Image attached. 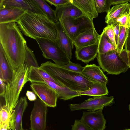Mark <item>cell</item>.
Masks as SVG:
<instances>
[{
  "label": "cell",
  "mask_w": 130,
  "mask_h": 130,
  "mask_svg": "<svg viewBox=\"0 0 130 130\" xmlns=\"http://www.w3.org/2000/svg\"><path fill=\"white\" fill-rule=\"evenodd\" d=\"M69 2L79 8L91 20L97 17L98 13L96 10L94 0H69Z\"/></svg>",
  "instance_id": "21"
},
{
  "label": "cell",
  "mask_w": 130,
  "mask_h": 130,
  "mask_svg": "<svg viewBox=\"0 0 130 130\" xmlns=\"http://www.w3.org/2000/svg\"><path fill=\"white\" fill-rule=\"evenodd\" d=\"M78 92L81 95H85L93 97L104 96L108 93L106 84L96 82H93L91 87L89 90Z\"/></svg>",
  "instance_id": "25"
},
{
  "label": "cell",
  "mask_w": 130,
  "mask_h": 130,
  "mask_svg": "<svg viewBox=\"0 0 130 130\" xmlns=\"http://www.w3.org/2000/svg\"><path fill=\"white\" fill-rule=\"evenodd\" d=\"M61 67L68 70L80 73H81L84 68V67L80 64L73 63L70 61L67 64H64Z\"/></svg>",
  "instance_id": "32"
},
{
  "label": "cell",
  "mask_w": 130,
  "mask_h": 130,
  "mask_svg": "<svg viewBox=\"0 0 130 130\" xmlns=\"http://www.w3.org/2000/svg\"><path fill=\"white\" fill-rule=\"evenodd\" d=\"M42 13L55 24L58 22L55 10L52 9L44 0H34Z\"/></svg>",
  "instance_id": "26"
},
{
  "label": "cell",
  "mask_w": 130,
  "mask_h": 130,
  "mask_svg": "<svg viewBox=\"0 0 130 130\" xmlns=\"http://www.w3.org/2000/svg\"><path fill=\"white\" fill-rule=\"evenodd\" d=\"M98 42L76 49L75 55L76 59L88 64L90 61L93 60L97 56Z\"/></svg>",
  "instance_id": "18"
},
{
  "label": "cell",
  "mask_w": 130,
  "mask_h": 130,
  "mask_svg": "<svg viewBox=\"0 0 130 130\" xmlns=\"http://www.w3.org/2000/svg\"><path fill=\"white\" fill-rule=\"evenodd\" d=\"M26 12L24 10L15 7L0 8V24L16 22Z\"/></svg>",
  "instance_id": "17"
},
{
  "label": "cell",
  "mask_w": 130,
  "mask_h": 130,
  "mask_svg": "<svg viewBox=\"0 0 130 130\" xmlns=\"http://www.w3.org/2000/svg\"><path fill=\"white\" fill-rule=\"evenodd\" d=\"M129 7L130 3L128 2L113 6L107 13L105 22L109 25L116 23V20L119 17L129 12Z\"/></svg>",
  "instance_id": "23"
},
{
  "label": "cell",
  "mask_w": 130,
  "mask_h": 130,
  "mask_svg": "<svg viewBox=\"0 0 130 130\" xmlns=\"http://www.w3.org/2000/svg\"><path fill=\"white\" fill-rule=\"evenodd\" d=\"M5 7L17 8L27 12L43 14L34 0H1L0 8Z\"/></svg>",
  "instance_id": "14"
},
{
  "label": "cell",
  "mask_w": 130,
  "mask_h": 130,
  "mask_svg": "<svg viewBox=\"0 0 130 130\" xmlns=\"http://www.w3.org/2000/svg\"><path fill=\"white\" fill-rule=\"evenodd\" d=\"M51 5H53L56 7L69 3V0H45Z\"/></svg>",
  "instance_id": "35"
},
{
  "label": "cell",
  "mask_w": 130,
  "mask_h": 130,
  "mask_svg": "<svg viewBox=\"0 0 130 130\" xmlns=\"http://www.w3.org/2000/svg\"><path fill=\"white\" fill-rule=\"evenodd\" d=\"M40 67L60 86L73 91L79 92L88 90L93 82L81 73L68 70L50 61L41 64Z\"/></svg>",
  "instance_id": "4"
},
{
  "label": "cell",
  "mask_w": 130,
  "mask_h": 130,
  "mask_svg": "<svg viewBox=\"0 0 130 130\" xmlns=\"http://www.w3.org/2000/svg\"><path fill=\"white\" fill-rule=\"evenodd\" d=\"M47 106L39 99L34 101L30 116L31 130H45Z\"/></svg>",
  "instance_id": "8"
},
{
  "label": "cell",
  "mask_w": 130,
  "mask_h": 130,
  "mask_svg": "<svg viewBox=\"0 0 130 130\" xmlns=\"http://www.w3.org/2000/svg\"><path fill=\"white\" fill-rule=\"evenodd\" d=\"M99 35L95 28L79 35L73 42L76 49L93 44L98 42Z\"/></svg>",
  "instance_id": "16"
},
{
  "label": "cell",
  "mask_w": 130,
  "mask_h": 130,
  "mask_svg": "<svg viewBox=\"0 0 130 130\" xmlns=\"http://www.w3.org/2000/svg\"><path fill=\"white\" fill-rule=\"evenodd\" d=\"M35 40L45 58L52 60L55 64L61 66L67 64L70 61L56 40L38 38Z\"/></svg>",
  "instance_id": "5"
},
{
  "label": "cell",
  "mask_w": 130,
  "mask_h": 130,
  "mask_svg": "<svg viewBox=\"0 0 130 130\" xmlns=\"http://www.w3.org/2000/svg\"><path fill=\"white\" fill-rule=\"evenodd\" d=\"M10 130H11L10 129Z\"/></svg>",
  "instance_id": "47"
},
{
  "label": "cell",
  "mask_w": 130,
  "mask_h": 130,
  "mask_svg": "<svg viewBox=\"0 0 130 130\" xmlns=\"http://www.w3.org/2000/svg\"><path fill=\"white\" fill-rule=\"evenodd\" d=\"M124 49L127 51L130 52V28L128 29L127 38L124 45Z\"/></svg>",
  "instance_id": "39"
},
{
  "label": "cell",
  "mask_w": 130,
  "mask_h": 130,
  "mask_svg": "<svg viewBox=\"0 0 130 130\" xmlns=\"http://www.w3.org/2000/svg\"><path fill=\"white\" fill-rule=\"evenodd\" d=\"M26 95L28 100L30 101H35L37 99L36 95L32 91H27L26 93Z\"/></svg>",
  "instance_id": "38"
},
{
  "label": "cell",
  "mask_w": 130,
  "mask_h": 130,
  "mask_svg": "<svg viewBox=\"0 0 130 130\" xmlns=\"http://www.w3.org/2000/svg\"><path fill=\"white\" fill-rule=\"evenodd\" d=\"M0 44L14 71L24 63L26 41L15 22L0 24Z\"/></svg>",
  "instance_id": "1"
},
{
  "label": "cell",
  "mask_w": 130,
  "mask_h": 130,
  "mask_svg": "<svg viewBox=\"0 0 130 130\" xmlns=\"http://www.w3.org/2000/svg\"><path fill=\"white\" fill-rule=\"evenodd\" d=\"M31 89L42 101L47 107L56 106L58 96L55 91L46 84L31 83Z\"/></svg>",
  "instance_id": "10"
},
{
  "label": "cell",
  "mask_w": 130,
  "mask_h": 130,
  "mask_svg": "<svg viewBox=\"0 0 130 130\" xmlns=\"http://www.w3.org/2000/svg\"><path fill=\"white\" fill-rule=\"evenodd\" d=\"M124 130H130V129H124Z\"/></svg>",
  "instance_id": "44"
},
{
  "label": "cell",
  "mask_w": 130,
  "mask_h": 130,
  "mask_svg": "<svg viewBox=\"0 0 130 130\" xmlns=\"http://www.w3.org/2000/svg\"><path fill=\"white\" fill-rule=\"evenodd\" d=\"M55 25L57 32V37L56 41L71 60L72 50L74 47L73 42L66 32L59 21Z\"/></svg>",
  "instance_id": "13"
},
{
  "label": "cell",
  "mask_w": 130,
  "mask_h": 130,
  "mask_svg": "<svg viewBox=\"0 0 130 130\" xmlns=\"http://www.w3.org/2000/svg\"><path fill=\"white\" fill-rule=\"evenodd\" d=\"M14 72L0 44V78L7 84L12 79Z\"/></svg>",
  "instance_id": "20"
},
{
  "label": "cell",
  "mask_w": 130,
  "mask_h": 130,
  "mask_svg": "<svg viewBox=\"0 0 130 130\" xmlns=\"http://www.w3.org/2000/svg\"><path fill=\"white\" fill-rule=\"evenodd\" d=\"M96 10L98 13L106 12L110 9L111 0H94Z\"/></svg>",
  "instance_id": "30"
},
{
  "label": "cell",
  "mask_w": 130,
  "mask_h": 130,
  "mask_svg": "<svg viewBox=\"0 0 130 130\" xmlns=\"http://www.w3.org/2000/svg\"><path fill=\"white\" fill-rule=\"evenodd\" d=\"M129 22H130V17H129Z\"/></svg>",
  "instance_id": "45"
},
{
  "label": "cell",
  "mask_w": 130,
  "mask_h": 130,
  "mask_svg": "<svg viewBox=\"0 0 130 130\" xmlns=\"http://www.w3.org/2000/svg\"><path fill=\"white\" fill-rule=\"evenodd\" d=\"M60 22L73 42L79 35L95 28L93 21L85 15L77 18L67 17Z\"/></svg>",
  "instance_id": "7"
},
{
  "label": "cell",
  "mask_w": 130,
  "mask_h": 130,
  "mask_svg": "<svg viewBox=\"0 0 130 130\" xmlns=\"http://www.w3.org/2000/svg\"><path fill=\"white\" fill-rule=\"evenodd\" d=\"M128 54V62L127 65L130 68V52H127Z\"/></svg>",
  "instance_id": "41"
},
{
  "label": "cell",
  "mask_w": 130,
  "mask_h": 130,
  "mask_svg": "<svg viewBox=\"0 0 130 130\" xmlns=\"http://www.w3.org/2000/svg\"><path fill=\"white\" fill-rule=\"evenodd\" d=\"M111 25L113 28L115 34V41L117 45L119 33L120 26L119 23H114Z\"/></svg>",
  "instance_id": "36"
},
{
  "label": "cell",
  "mask_w": 130,
  "mask_h": 130,
  "mask_svg": "<svg viewBox=\"0 0 130 130\" xmlns=\"http://www.w3.org/2000/svg\"><path fill=\"white\" fill-rule=\"evenodd\" d=\"M90 130H94V129H90Z\"/></svg>",
  "instance_id": "46"
},
{
  "label": "cell",
  "mask_w": 130,
  "mask_h": 130,
  "mask_svg": "<svg viewBox=\"0 0 130 130\" xmlns=\"http://www.w3.org/2000/svg\"><path fill=\"white\" fill-rule=\"evenodd\" d=\"M129 111H130V104H129Z\"/></svg>",
  "instance_id": "42"
},
{
  "label": "cell",
  "mask_w": 130,
  "mask_h": 130,
  "mask_svg": "<svg viewBox=\"0 0 130 130\" xmlns=\"http://www.w3.org/2000/svg\"><path fill=\"white\" fill-rule=\"evenodd\" d=\"M130 2V0H111V5H118Z\"/></svg>",
  "instance_id": "40"
},
{
  "label": "cell",
  "mask_w": 130,
  "mask_h": 130,
  "mask_svg": "<svg viewBox=\"0 0 130 130\" xmlns=\"http://www.w3.org/2000/svg\"><path fill=\"white\" fill-rule=\"evenodd\" d=\"M113 50L117 51V47L109 39L103 30L98 40V53L104 54Z\"/></svg>",
  "instance_id": "27"
},
{
  "label": "cell",
  "mask_w": 130,
  "mask_h": 130,
  "mask_svg": "<svg viewBox=\"0 0 130 130\" xmlns=\"http://www.w3.org/2000/svg\"><path fill=\"white\" fill-rule=\"evenodd\" d=\"M71 130H90V129L80 120H76L72 125Z\"/></svg>",
  "instance_id": "34"
},
{
  "label": "cell",
  "mask_w": 130,
  "mask_h": 130,
  "mask_svg": "<svg viewBox=\"0 0 130 130\" xmlns=\"http://www.w3.org/2000/svg\"><path fill=\"white\" fill-rule=\"evenodd\" d=\"M28 79L31 83H41L45 80L54 82L60 86L46 72L41 68L31 67L29 69Z\"/></svg>",
  "instance_id": "24"
},
{
  "label": "cell",
  "mask_w": 130,
  "mask_h": 130,
  "mask_svg": "<svg viewBox=\"0 0 130 130\" xmlns=\"http://www.w3.org/2000/svg\"><path fill=\"white\" fill-rule=\"evenodd\" d=\"M129 13H130V7H129Z\"/></svg>",
  "instance_id": "43"
},
{
  "label": "cell",
  "mask_w": 130,
  "mask_h": 130,
  "mask_svg": "<svg viewBox=\"0 0 130 130\" xmlns=\"http://www.w3.org/2000/svg\"><path fill=\"white\" fill-rule=\"evenodd\" d=\"M26 54L24 63L29 68L32 67L35 68L39 67L33 51L26 45Z\"/></svg>",
  "instance_id": "29"
},
{
  "label": "cell",
  "mask_w": 130,
  "mask_h": 130,
  "mask_svg": "<svg viewBox=\"0 0 130 130\" xmlns=\"http://www.w3.org/2000/svg\"><path fill=\"white\" fill-rule=\"evenodd\" d=\"M6 84L0 78V95L1 97H4L6 89Z\"/></svg>",
  "instance_id": "37"
},
{
  "label": "cell",
  "mask_w": 130,
  "mask_h": 130,
  "mask_svg": "<svg viewBox=\"0 0 130 130\" xmlns=\"http://www.w3.org/2000/svg\"><path fill=\"white\" fill-rule=\"evenodd\" d=\"M29 68L24 63L15 71L13 77L6 84L4 96V104L0 103V123L8 124L10 119L19 100L20 93L25 84L29 81Z\"/></svg>",
  "instance_id": "2"
},
{
  "label": "cell",
  "mask_w": 130,
  "mask_h": 130,
  "mask_svg": "<svg viewBox=\"0 0 130 130\" xmlns=\"http://www.w3.org/2000/svg\"><path fill=\"white\" fill-rule=\"evenodd\" d=\"M103 110L84 111L80 120L90 129L104 130L106 127V120L103 114Z\"/></svg>",
  "instance_id": "11"
},
{
  "label": "cell",
  "mask_w": 130,
  "mask_h": 130,
  "mask_svg": "<svg viewBox=\"0 0 130 130\" xmlns=\"http://www.w3.org/2000/svg\"><path fill=\"white\" fill-rule=\"evenodd\" d=\"M40 83L46 84L53 88L56 93L58 99L60 100L66 101L81 96L78 92L73 91L67 88L60 86L50 81L45 80Z\"/></svg>",
  "instance_id": "22"
},
{
  "label": "cell",
  "mask_w": 130,
  "mask_h": 130,
  "mask_svg": "<svg viewBox=\"0 0 130 130\" xmlns=\"http://www.w3.org/2000/svg\"><path fill=\"white\" fill-rule=\"evenodd\" d=\"M103 30L109 39L117 47V45L115 39L114 33L112 26L111 25H107L104 28Z\"/></svg>",
  "instance_id": "33"
},
{
  "label": "cell",
  "mask_w": 130,
  "mask_h": 130,
  "mask_svg": "<svg viewBox=\"0 0 130 130\" xmlns=\"http://www.w3.org/2000/svg\"><path fill=\"white\" fill-rule=\"evenodd\" d=\"M25 36L35 39L42 38L56 40L57 32L55 24L44 15L26 12L16 22Z\"/></svg>",
  "instance_id": "3"
},
{
  "label": "cell",
  "mask_w": 130,
  "mask_h": 130,
  "mask_svg": "<svg viewBox=\"0 0 130 130\" xmlns=\"http://www.w3.org/2000/svg\"><path fill=\"white\" fill-rule=\"evenodd\" d=\"M97 58L100 67L108 74H119L126 72L129 68L121 59L117 50L104 54L98 53Z\"/></svg>",
  "instance_id": "6"
},
{
  "label": "cell",
  "mask_w": 130,
  "mask_h": 130,
  "mask_svg": "<svg viewBox=\"0 0 130 130\" xmlns=\"http://www.w3.org/2000/svg\"><path fill=\"white\" fill-rule=\"evenodd\" d=\"M114 99L113 96L93 97L80 103L70 104L69 107L71 111L86 109L88 111H93L103 109L104 107L110 105L113 102Z\"/></svg>",
  "instance_id": "9"
},
{
  "label": "cell",
  "mask_w": 130,
  "mask_h": 130,
  "mask_svg": "<svg viewBox=\"0 0 130 130\" xmlns=\"http://www.w3.org/2000/svg\"><path fill=\"white\" fill-rule=\"evenodd\" d=\"M27 105L26 96L22 97L19 100L9 120L10 130H24L22 127V118Z\"/></svg>",
  "instance_id": "12"
},
{
  "label": "cell",
  "mask_w": 130,
  "mask_h": 130,
  "mask_svg": "<svg viewBox=\"0 0 130 130\" xmlns=\"http://www.w3.org/2000/svg\"><path fill=\"white\" fill-rule=\"evenodd\" d=\"M55 11L58 21L60 22L67 17L77 18L85 15L77 7L70 3L57 7Z\"/></svg>",
  "instance_id": "19"
},
{
  "label": "cell",
  "mask_w": 130,
  "mask_h": 130,
  "mask_svg": "<svg viewBox=\"0 0 130 130\" xmlns=\"http://www.w3.org/2000/svg\"><path fill=\"white\" fill-rule=\"evenodd\" d=\"M129 29L120 26L119 33L117 45V51L119 54L123 49V47L127 37Z\"/></svg>",
  "instance_id": "28"
},
{
  "label": "cell",
  "mask_w": 130,
  "mask_h": 130,
  "mask_svg": "<svg viewBox=\"0 0 130 130\" xmlns=\"http://www.w3.org/2000/svg\"><path fill=\"white\" fill-rule=\"evenodd\" d=\"M85 77L93 82L106 84L108 79L100 67L95 64H87L81 73Z\"/></svg>",
  "instance_id": "15"
},
{
  "label": "cell",
  "mask_w": 130,
  "mask_h": 130,
  "mask_svg": "<svg viewBox=\"0 0 130 130\" xmlns=\"http://www.w3.org/2000/svg\"><path fill=\"white\" fill-rule=\"evenodd\" d=\"M130 13L129 12L121 15L117 19L116 23H119L120 26L129 29L130 28Z\"/></svg>",
  "instance_id": "31"
}]
</instances>
